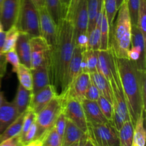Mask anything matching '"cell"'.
<instances>
[{"mask_svg":"<svg viewBox=\"0 0 146 146\" xmlns=\"http://www.w3.org/2000/svg\"><path fill=\"white\" fill-rule=\"evenodd\" d=\"M57 39L51 51L50 74L51 83L58 92L62 94L65 88L66 78L74 49L73 23L62 19L58 24Z\"/></svg>","mask_w":146,"mask_h":146,"instance_id":"cell-1","label":"cell"},{"mask_svg":"<svg viewBox=\"0 0 146 146\" xmlns=\"http://www.w3.org/2000/svg\"><path fill=\"white\" fill-rule=\"evenodd\" d=\"M115 60L130 119L134 126L138 118L143 114L145 115V112L140 84L139 69L134 61L128 58H118L115 56Z\"/></svg>","mask_w":146,"mask_h":146,"instance_id":"cell-2","label":"cell"},{"mask_svg":"<svg viewBox=\"0 0 146 146\" xmlns=\"http://www.w3.org/2000/svg\"><path fill=\"white\" fill-rule=\"evenodd\" d=\"M118 17L110 29L109 47L118 58H128L131 45V24L126 0L118 9Z\"/></svg>","mask_w":146,"mask_h":146,"instance_id":"cell-3","label":"cell"},{"mask_svg":"<svg viewBox=\"0 0 146 146\" xmlns=\"http://www.w3.org/2000/svg\"><path fill=\"white\" fill-rule=\"evenodd\" d=\"M15 25L21 32L27 33L30 37L40 36L38 10L31 0H20Z\"/></svg>","mask_w":146,"mask_h":146,"instance_id":"cell-4","label":"cell"},{"mask_svg":"<svg viewBox=\"0 0 146 146\" xmlns=\"http://www.w3.org/2000/svg\"><path fill=\"white\" fill-rule=\"evenodd\" d=\"M62 111V98L59 94L56 96L39 113L36 114V134L35 140L40 139L46 131L53 128L56 120Z\"/></svg>","mask_w":146,"mask_h":146,"instance_id":"cell-5","label":"cell"},{"mask_svg":"<svg viewBox=\"0 0 146 146\" xmlns=\"http://www.w3.org/2000/svg\"><path fill=\"white\" fill-rule=\"evenodd\" d=\"M88 135L97 146H120L118 131L113 123L88 124Z\"/></svg>","mask_w":146,"mask_h":146,"instance_id":"cell-6","label":"cell"},{"mask_svg":"<svg viewBox=\"0 0 146 146\" xmlns=\"http://www.w3.org/2000/svg\"><path fill=\"white\" fill-rule=\"evenodd\" d=\"M72 23L74 46H78L83 50H86L88 41L87 29L88 24L86 0H81Z\"/></svg>","mask_w":146,"mask_h":146,"instance_id":"cell-7","label":"cell"},{"mask_svg":"<svg viewBox=\"0 0 146 146\" xmlns=\"http://www.w3.org/2000/svg\"><path fill=\"white\" fill-rule=\"evenodd\" d=\"M59 95L62 98V109L66 118L72 121L85 133L88 134V122L81 103L66 94Z\"/></svg>","mask_w":146,"mask_h":146,"instance_id":"cell-8","label":"cell"},{"mask_svg":"<svg viewBox=\"0 0 146 146\" xmlns=\"http://www.w3.org/2000/svg\"><path fill=\"white\" fill-rule=\"evenodd\" d=\"M31 45V69L47 64L50 66L51 48L41 36L30 38Z\"/></svg>","mask_w":146,"mask_h":146,"instance_id":"cell-9","label":"cell"},{"mask_svg":"<svg viewBox=\"0 0 146 146\" xmlns=\"http://www.w3.org/2000/svg\"><path fill=\"white\" fill-rule=\"evenodd\" d=\"M38 10L39 16L40 36L45 40L51 51L56 42L58 26L54 22L45 7H41Z\"/></svg>","mask_w":146,"mask_h":146,"instance_id":"cell-10","label":"cell"},{"mask_svg":"<svg viewBox=\"0 0 146 146\" xmlns=\"http://www.w3.org/2000/svg\"><path fill=\"white\" fill-rule=\"evenodd\" d=\"M57 95L58 92L54 86L48 84L36 94H32L29 108L37 114Z\"/></svg>","mask_w":146,"mask_h":146,"instance_id":"cell-11","label":"cell"},{"mask_svg":"<svg viewBox=\"0 0 146 146\" xmlns=\"http://www.w3.org/2000/svg\"><path fill=\"white\" fill-rule=\"evenodd\" d=\"M20 0H3L0 20L4 31L15 24L19 9Z\"/></svg>","mask_w":146,"mask_h":146,"instance_id":"cell-12","label":"cell"},{"mask_svg":"<svg viewBox=\"0 0 146 146\" xmlns=\"http://www.w3.org/2000/svg\"><path fill=\"white\" fill-rule=\"evenodd\" d=\"M90 83L91 76L89 73L81 72L71 86L64 94H66L69 96L81 102L83 100L85 99L86 92Z\"/></svg>","mask_w":146,"mask_h":146,"instance_id":"cell-13","label":"cell"},{"mask_svg":"<svg viewBox=\"0 0 146 146\" xmlns=\"http://www.w3.org/2000/svg\"><path fill=\"white\" fill-rule=\"evenodd\" d=\"M84 51V50H83L80 47L74 46L72 58L70 61L68 71H67L64 91L62 94L65 93L68 90V88L71 86V84L74 83L77 76L81 72V61H82Z\"/></svg>","mask_w":146,"mask_h":146,"instance_id":"cell-14","label":"cell"},{"mask_svg":"<svg viewBox=\"0 0 146 146\" xmlns=\"http://www.w3.org/2000/svg\"><path fill=\"white\" fill-rule=\"evenodd\" d=\"M31 70L33 84L32 94H36L43 88L51 84L49 66L44 64Z\"/></svg>","mask_w":146,"mask_h":146,"instance_id":"cell-15","label":"cell"},{"mask_svg":"<svg viewBox=\"0 0 146 146\" xmlns=\"http://www.w3.org/2000/svg\"><path fill=\"white\" fill-rule=\"evenodd\" d=\"M81 103L88 124H101L108 122L103 115L96 101L85 98Z\"/></svg>","mask_w":146,"mask_h":146,"instance_id":"cell-16","label":"cell"},{"mask_svg":"<svg viewBox=\"0 0 146 146\" xmlns=\"http://www.w3.org/2000/svg\"><path fill=\"white\" fill-rule=\"evenodd\" d=\"M30 36L27 33L21 32L16 45V51L20 63L31 69V45Z\"/></svg>","mask_w":146,"mask_h":146,"instance_id":"cell-17","label":"cell"},{"mask_svg":"<svg viewBox=\"0 0 146 146\" xmlns=\"http://www.w3.org/2000/svg\"><path fill=\"white\" fill-rule=\"evenodd\" d=\"M88 134L81 131L76 124L66 118L61 146H70L74 143L86 138Z\"/></svg>","mask_w":146,"mask_h":146,"instance_id":"cell-18","label":"cell"},{"mask_svg":"<svg viewBox=\"0 0 146 146\" xmlns=\"http://www.w3.org/2000/svg\"><path fill=\"white\" fill-rule=\"evenodd\" d=\"M19 115L14 103L4 99L0 106V135Z\"/></svg>","mask_w":146,"mask_h":146,"instance_id":"cell-19","label":"cell"},{"mask_svg":"<svg viewBox=\"0 0 146 146\" xmlns=\"http://www.w3.org/2000/svg\"><path fill=\"white\" fill-rule=\"evenodd\" d=\"M90 76H91V81L97 87L98 91H100L101 95L105 97L113 104V92L108 80L98 71L90 74Z\"/></svg>","mask_w":146,"mask_h":146,"instance_id":"cell-20","label":"cell"},{"mask_svg":"<svg viewBox=\"0 0 146 146\" xmlns=\"http://www.w3.org/2000/svg\"><path fill=\"white\" fill-rule=\"evenodd\" d=\"M32 92L26 89L21 84H19L17 87V94L14 100L12 101L17 110L19 115L25 112L28 108L31 101Z\"/></svg>","mask_w":146,"mask_h":146,"instance_id":"cell-21","label":"cell"},{"mask_svg":"<svg viewBox=\"0 0 146 146\" xmlns=\"http://www.w3.org/2000/svg\"><path fill=\"white\" fill-rule=\"evenodd\" d=\"M98 51L92 49L84 50L81 61V72L91 74L97 71Z\"/></svg>","mask_w":146,"mask_h":146,"instance_id":"cell-22","label":"cell"},{"mask_svg":"<svg viewBox=\"0 0 146 146\" xmlns=\"http://www.w3.org/2000/svg\"><path fill=\"white\" fill-rule=\"evenodd\" d=\"M134 126L131 120L123 123L118 130L120 146H132L133 139Z\"/></svg>","mask_w":146,"mask_h":146,"instance_id":"cell-23","label":"cell"},{"mask_svg":"<svg viewBox=\"0 0 146 146\" xmlns=\"http://www.w3.org/2000/svg\"><path fill=\"white\" fill-rule=\"evenodd\" d=\"M20 34V31L17 26L14 24L6 31L5 40L1 53L4 54L8 51L16 49L17 40Z\"/></svg>","mask_w":146,"mask_h":146,"instance_id":"cell-24","label":"cell"},{"mask_svg":"<svg viewBox=\"0 0 146 146\" xmlns=\"http://www.w3.org/2000/svg\"><path fill=\"white\" fill-rule=\"evenodd\" d=\"M145 115H141L134 125L133 139L132 146H145L146 141V132L144 127Z\"/></svg>","mask_w":146,"mask_h":146,"instance_id":"cell-25","label":"cell"},{"mask_svg":"<svg viewBox=\"0 0 146 146\" xmlns=\"http://www.w3.org/2000/svg\"><path fill=\"white\" fill-rule=\"evenodd\" d=\"M25 112L20 114L7 128L5 131L0 135V141H5L10 138L16 136L17 135H19L21 133V128H22L23 121H24V117Z\"/></svg>","mask_w":146,"mask_h":146,"instance_id":"cell-26","label":"cell"},{"mask_svg":"<svg viewBox=\"0 0 146 146\" xmlns=\"http://www.w3.org/2000/svg\"><path fill=\"white\" fill-rule=\"evenodd\" d=\"M101 43H100L99 50H108L109 48V38H110V26L108 24V18L104 5L102 20H101Z\"/></svg>","mask_w":146,"mask_h":146,"instance_id":"cell-27","label":"cell"},{"mask_svg":"<svg viewBox=\"0 0 146 146\" xmlns=\"http://www.w3.org/2000/svg\"><path fill=\"white\" fill-rule=\"evenodd\" d=\"M44 7L54 22L58 25L62 19V5L61 0H44Z\"/></svg>","mask_w":146,"mask_h":146,"instance_id":"cell-28","label":"cell"},{"mask_svg":"<svg viewBox=\"0 0 146 146\" xmlns=\"http://www.w3.org/2000/svg\"><path fill=\"white\" fill-rule=\"evenodd\" d=\"M101 1V0H86L87 13H88V18L87 36L88 34L95 28L97 14H98V7H99Z\"/></svg>","mask_w":146,"mask_h":146,"instance_id":"cell-29","label":"cell"},{"mask_svg":"<svg viewBox=\"0 0 146 146\" xmlns=\"http://www.w3.org/2000/svg\"><path fill=\"white\" fill-rule=\"evenodd\" d=\"M19 82L24 88L32 92V74L31 70L23 64H20L17 71Z\"/></svg>","mask_w":146,"mask_h":146,"instance_id":"cell-30","label":"cell"},{"mask_svg":"<svg viewBox=\"0 0 146 146\" xmlns=\"http://www.w3.org/2000/svg\"><path fill=\"white\" fill-rule=\"evenodd\" d=\"M39 140L41 146H61V140L54 127L46 131Z\"/></svg>","mask_w":146,"mask_h":146,"instance_id":"cell-31","label":"cell"},{"mask_svg":"<svg viewBox=\"0 0 146 146\" xmlns=\"http://www.w3.org/2000/svg\"><path fill=\"white\" fill-rule=\"evenodd\" d=\"M97 104L100 110L102 112L103 115L105 116L108 122L113 123V106L103 96H100L96 101Z\"/></svg>","mask_w":146,"mask_h":146,"instance_id":"cell-32","label":"cell"},{"mask_svg":"<svg viewBox=\"0 0 146 146\" xmlns=\"http://www.w3.org/2000/svg\"><path fill=\"white\" fill-rule=\"evenodd\" d=\"M136 25L146 39V0H140Z\"/></svg>","mask_w":146,"mask_h":146,"instance_id":"cell-33","label":"cell"},{"mask_svg":"<svg viewBox=\"0 0 146 146\" xmlns=\"http://www.w3.org/2000/svg\"><path fill=\"white\" fill-rule=\"evenodd\" d=\"M100 43H101V31L99 27H95V28L88 35L86 49L98 51L100 49Z\"/></svg>","mask_w":146,"mask_h":146,"instance_id":"cell-34","label":"cell"},{"mask_svg":"<svg viewBox=\"0 0 146 146\" xmlns=\"http://www.w3.org/2000/svg\"><path fill=\"white\" fill-rule=\"evenodd\" d=\"M104 5L111 29L118 11L116 0H104Z\"/></svg>","mask_w":146,"mask_h":146,"instance_id":"cell-35","label":"cell"},{"mask_svg":"<svg viewBox=\"0 0 146 146\" xmlns=\"http://www.w3.org/2000/svg\"><path fill=\"white\" fill-rule=\"evenodd\" d=\"M36 117V113H34L32 110L30 108H27L25 111V114H24V121H23V125L22 128H21V133L19 134L20 138H22L26 133L28 131L30 127L32 125V124L35 122Z\"/></svg>","mask_w":146,"mask_h":146,"instance_id":"cell-36","label":"cell"},{"mask_svg":"<svg viewBox=\"0 0 146 146\" xmlns=\"http://www.w3.org/2000/svg\"><path fill=\"white\" fill-rule=\"evenodd\" d=\"M126 1L127 4H128V11H129L130 17H131V24H132V25H136L140 0H126Z\"/></svg>","mask_w":146,"mask_h":146,"instance_id":"cell-37","label":"cell"},{"mask_svg":"<svg viewBox=\"0 0 146 146\" xmlns=\"http://www.w3.org/2000/svg\"><path fill=\"white\" fill-rule=\"evenodd\" d=\"M4 57H5L6 61L9 63L12 66L13 72H17L21 63H20L19 58L18 54L16 51V49L11 50V51H9L6 53V54H4Z\"/></svg>","mask_w":146,"mask_h":146,"instance_id":"cell-38","label":"cell"},{"mask_svg":"<svg viewBox=\"0 0 146 146\" xmlns=\"http://www.w3.org/2000/svg\"><path fill=\"white\" fill-rule=\"evenodd\" d=\"M66 117L65 113H64V111H61L59 115L57 117L56 120L55 124H54V127L55 128L56 131L58 133V136L61 138V141H62L63 135H64V129H65V125H66Z\"/></svg>","mask_w":146,"mask_h":146,"instance_id":"cell-39","label":"cell"},{"mask_svg":"<svg viewBox=\"0 0 146 146\" xmlns=\"http://www.w3.org/2000/svg\"><path fill=\"white\" fill-rule=\"evenodd\" d=\"M81 1V0H71L68 9H67L66 13L63 19H66L73 22L75 13Z\"/></svg>","mask_w":146,"mask_h":146,"instance_id":"cell-40","label":"cell"},{"mask_svg":"<svg viewBox=\"0 0 146 146\" xmlns=\"http://www.w3.org/2000/svg\"><path fill=\"white\" fill-rule=\"evenodd\" d=\"M100 96H101L100 91H98L97 87L94 85V84L91 80V83H90L89 86L86 90V92L85 98L90 100V101H96Z\"/></svg>","mask_w":146,"mask_h":146,"instance_id":"cell-41","label":"cell"},{"mask_svg":"<svg viewBox=\"0 0 146 146\" xmlns=\"http://www.w3.org/2000/svg\"><path fill=\"white\" fill-rule=\"evenodd\" d=\"M36 134V122H34L32 124V125L30 127L29 129L28 130V131L26 133L25 135L22 138H21V141L23 145L35 140Z\"/></svg>","mask_w":146,"mask_h":146,"instance_id":"cell-42","label":"cell"},{"mask_svg":"<svg viewBox=\"0 0 146 146\" xmlns=\"http://www.w3.org/2000/svg\"><path fill=\"white\" fill-rule=\"evenodd\" d=\"M0 146H23L19 135L10 138L0 143Z\"/></svg>","mask_w":146,"mask_h":146,"instance_id":"cell-43","label":"cell"},{"mask_svg":"<svg viewBox=\"0 0 146 146\" xmlns=\"http://www.w3.org/2000/svg\"><path fill=\"white\" fill-rule=\"evenodd\" d=\"M61 5H62V17L64 18L65 16L66 13L67 9H68V5L71 0H61Z\"/></svg>","mask_w":146,"mask_h":146,"instance_id":"cell-44","label":"cell"},{"mask_svg":"<svg viewBox=\"0 0 146 146\" xmlns=\"http://www.w3.org/2000/svg\"><path fill=\"white\" fill-rule=\"evenodd\" d=\"M83 146H97L96 144L95 143V142L94 141V140L88 135L86 140L85 143H84V145Z\"/></svg>","mask_w":146,"mask_h":146,"instance_id":"cell-45","label":"cell"},{"mask_svg":"<svg viewBox=\"0 0 146 146\" xmlns=\"http://www.w3.org/2000/svg\"><path fill=\"white\" fill-rule=\"evenodd\" d=\"M5 36H6V31L0 32V52L1 51V49L4 46V40H5Z\"/></svg>","mask_w":146,"mask_h":146,"instance_id":"cell-46","label":"cell"},{"mask_svg":"<svg viewBox=\"0 0 146 146\" xmlns=\"http://www.w3.org/2000/svg\"><path fill=\"white\" fill-rule=\"evenodd\" d=\"M31 1L38 9L44 7V0H31Z\"/></svg>","mask_w":146,"mask_h":146,"instance_id":"cell-47","label":"cell"},{"mask_svg":"<svg viewBox=\"0 0 146 146\" xmlns=\"http://www.w3.org/2000/svg\"><path fill=\"white\" fill-rule=\"evenodd\" d=\"M23 146H41V141L39 139L34 140L31 142L29 143L26 144V145Z\"/></svg>","mask_w":146,"mask_h":146,"instance_id":"cell-48","label":"cell"},{"mask_svg":"<svg viewBox=\"0 0 146 146\" xmlns=\"http://www.w3.org/2000/svg\"><path fill=\"white\" fill-rule=\"evenodd\" d=\"M1 79H2V78H0V106H1V105L2 104L4 99H5L4 92L1 91Z\"/></svg>","mask_w":146,"mask_h":146,"instance_id":"cell-49","label":"cell"},{"mask_svg":"<svg viewBox=\"0 0 146 146\" xmlns=\"http://www.w3.org/2000/svg\"><path fill=\"white\" fill-rule=\"evenodd\" d=\"M87 137H88V136H87ZM87 137H86V138H84V139H81V140H80V141H77V142L74 143H73L72 145H71L70 146H83V145H84V143H85Z\"/></svg>","mask_w":146,"mask_h":146,"instance_id":"cell-50","label":"cell"},{"mask_svg":"<svg viewBox=\"0 0 146 146\" xmlns=\"http://www.w3.org/2000/svg\"><path fill=\"white\" fill-rule=\"evenodd\" d=\"M124 0H116V4H117V7H118V9L119 8V7L121 6V4H122V2Z\"/></svg>","mask_w":146,"mask_h":146,"instance_id":"cell-51","label":"cell"},{"mask_svg":"<svg viewBox=\"0 0 146 146\" xmlns=\"http://www.w3.org/2000/svg\"><path fill=\"white\" fill-rule=\"evenodd\" d=\"M4 27H3V25H2V23H1V20H0V32H2V31H4Z\"/></svg>","mask_w":146,"mask_h":146,"instance_id":"cell-52","label":"cell"},{"mask_svg":"<svg viewBox=\"0 0 146 146\" xmlns=\"http://www.w3.org/2000/svg\"><path fill=\"white\" fill-rule=\"evenodd\" d=\"M3 0H0V14H1V5H2Z\"/></svg>","mask_w":146,"mask_h":146,"instance_id":"cell-53","label":"cell"},{"mask_svg":"<svg viewBox=\"0 0 146 146\" xmlns=\"http://www.w3.org/2000/svg\"><path fill=\"white\" fill-rule=\"evenodd\" d=\"M0 143H1V141H0Z\"/></svg>","mask_w":146,"mask_h":146,"instance_id":"cell-54","label":"cell"}]
</instances>
